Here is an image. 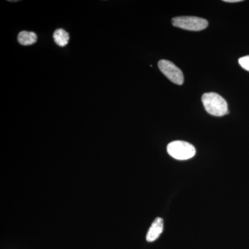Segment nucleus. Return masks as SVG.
I'll use <instances>...</instances> for the list:
<instances>
[{"label":"nucleus","mask_w":249,"mask_h":249,"mask_svg":"<svg viewBox=\"0 0 249 249\" xmlns=\"http://www.w3.org/2000/svg\"><path fill=\"white\" fill-rule=\"evenodd\" d=\"M242 1V0H224V1H225V2L229 3L240 2Z\"/></svg>","instance_id":"obj_9"},{"label":"nucleus","mask_w":249,"mask_h":249,"mask_svg":"<svg viewBox=\"0 0 249 249\" xmlns=\"http://www.w3.org/2000/svg\"><path fill=\"white\" fill-rule=\"evenodd\" d=\"M18 40L22 45H31L37 41V35L32 31H23L18 35Z\"/></svg>","instance_id":"obj_6"},{"label":"nucleus","mask_w":249,"mask_h":249,"mask_svg":"<svg viewBox=\"0 0 249 249\" xmlns=\"http://www.w3.org/2000/svg\"><path fill=\"white\" fill-rule=\"evenodd\" d=\"M205 109L211 115L223 116L229 114L227 101L218 93H204L201 98Z\"/></svg>","instance_id":"obj_1"},{"label":"nucleus","mask_w":249,"mask_h":249,"mask_svg":"<svg viewBox=\"0 0 249 249\" xmlns=\"http://www.w3.org/2000/svg\"><path fill=\"white\" fill-rule=\"evenodd\" d=\"M163 230V220L162 218H156L152 223L151 227L149 229L146 235L147 242H152L160 237Z\"/></svg>","instance_id":"obj_5"},{"label":"nucleus","mask_w":249,"mask_h":249,"mask_svg":"<svg viewBox=\"0 0 249 249\" xmlns=\"http://www.w3.org/2000/svg\"><path fill=\"white\" fill-rule=\"evenodd\" d=\"M53 39L57 45L64 47L68 44L69 40H70V35L64 29H57L54 32Z\"/></svg>","instance_id":"obj_7"},{"label":"nucleus","mask_w":249,"mask_h":249,"mask_svg":"<svg viewBox=\"0 0 249 249\" xmlns=\"http://www.w3.org/2000/svg\"><path fill=\"white\" fill-rule=\"evenodd\" d=\"M239 64L244 70L249 71V55L242 57V58L239 59Z\"/></svg>","instance_id":"obj_8"},{"label":"nucleus","mask_w":249,"mask_h":249,"mask_svg":"<svg viewBox=\"0 0 249 249\" xmlns=\"http://www.w3.org/2000/svg\"><path fill=\"white\" fill-rule=\"evenodd\" d=\"M167 151L172 157L178 160H187L196 155V150L189 142L175 141L167 146Z\"/></svg>","instance_id":"obj_2"},{"label":"nucleus","mask_w":249,"mask_h":249,"mask_svg":"<svg viewBox=\"0 0 249 249\" xmlns=\"http://www.w3.org/2000/svg\"><path fill=\"white\" fill-rule=\"evenodd\" d=\"M172 23L174 27L193 31H202L209 26V22L206 19L191 16L174 18Z\"/></svg>","instance_id":"obj_3"},{"label":"nucleus","mask_w":249,"mask_h":249,"mask_svg":"<svg viewBox=\"0 0 249 249\" xmlns=\"http://www.w3.org/2000/svg\"><path fill=\"white\" fill-rule=\"evenodd\" d=\"M159 68L167 78L175 84L181 85L183 83L182 71L175 64L169 60H161L159 62Z\"/></svg>","instance_id":"obj_4"}]
</instances>
